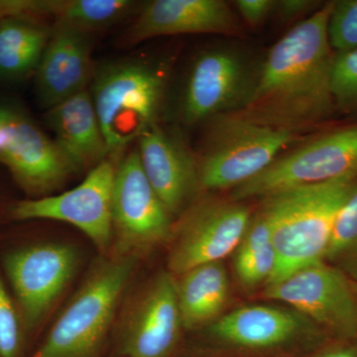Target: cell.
Listing matches in <instances>:
<instances>
[{
	"label": "cell",
	"instance_id": "obj_31",
	"mask_svg": "<svg viewBox=\"0 0 357 357\" xmlns=\"http://www.w3.org/2000/svg\"><path fill=\"white\" fill-rule=\"evenodd\" d=\"M356 293H357V284H356Z\"/></svg>",
	"mask_w": 357,
	"mask_h": 357
},
{
	"label": "cell",
	"instance_id": "obj_12",
	"mask_svg": "<svg viewBox=\"0 0 357 357\" xmlns=\"http://www.w3.org/2000/svg\"><path fill=\"white\" fill-rule=\"evenodd\" d=\"M117 165L116 159H105L74 189L56 196L17 202L11 206V218L69 223L83 231L102 255H109L112 248V192Z\"/></svg>",
	"mask_w": 357,
	"mask_h": 357
},
{
	"label": "cell",
	"instance_id": "obj_20",
	"mask_svg": "<svg viewBox=\"0 0 357 357\" xmlns=\"http://www.w3.org/2000/svg\"><path fill=\"white\" fill-rule=\"evenodd\" d=\"M176 277L184 330L203 331L222 317L229 294L222 262L201 265Z\"/></svg>",
	"mask_w": 357,
	"mask_h": 357
},
{
	"label": "cell",
	"instance_id": "obj_17",
	"mask_svg": "<svg viewBox=\"0 0 357 357\" xmlns=\"http://www.w3.org/2000/svg\"><path fill=\"white\" fill-rule=\"evenodd\" d=\"M145 175L171 215L181 213L201 189L198 164L182 141L154 126L138 138Z\"/></svg>",
	"mask_w": 357,
	"mask_h": 357
},
{
	"label": "cell",
	"instance_id": "obj_13",
	"mask_svg": "<svg viewBox=\"0 0 357 357\" xmlns=\"http://www.w3.org/2000/svg\"><path fill=\"white\" fill-rule=\"evenodd\" d=\"M116 335L117 357H174L183 328L177 278L160 272L133 298Z\"/></svg>",
	"mask_w": 357,
	"mask_h": 357
},
{
	"label": "cell",
	"instance_id": "obj_10",
	"mask_svg": "<svg viewBox=\"0 0 357 357\" xmlns=\"http://www.w3.org/2000/svg\"><path fill=\"white\" fill-rule=\"evenodd\" d=\"M79 261L77 249L60 243L33 244L7 253L4 271L28 337L57 304Z\"/></svg>",
	"mask_w": 357,
	"mask_h": 357
},
{
	"label": "cell",
	"instance_id": "obj_24",
	"mask_svg": "<svg viewBox=\"0 0 357 357\" xmlns=\"http://www.w3.org/2000/svg\"><path fill=\"white\" fill-rule=\"evenodd\" d=\"M324 261L357 284V181L338 211Z\"/></svg>",
	"mask_w": 357,
	"mask_h": 357
},
{
	"label": "cell",
	"instance_id": "obj_4",
	"mask_svg": "<svg viewBox=\"0 0 357 357\" xmlns=\"http://www.w3.org/2000/svg\"><path fill=\"white\" fill-rule=\"evenodd\" d=\"M91 96L110 158L156 126L163 75L142 61H121L96 70Z\"/></svg>",
	"mask_w": 357,
	"mask_h": 357
},
{
	"label": "cell",
	"instance_id": "obj_8",
	"mask_svg": "<svg viewBox=\"0 0 357 357\" xmlns=\"http://www.w3.org/2000/svg\"><path fill=\"white\" fill-rule=\"evenodd\" d=\"M264 295L306 317L332 342L357 340L356 284L325 261L266 286Z\"/></svg>",
	"mask_w": 357,
	"mask_h": 357
},
{
	"label": "cell",
	"instance_id": "obj_23",
	"mask_svg": "<svg viewBox=\"0 0 357 357\" xmlns=\"http://www.w3.org/2000/svg\"><path fill=\"white\" fill-rule=\"evenodd\" d=\"M137 2L132 0H60L55 24L91 33L129 15Z\"/></svg>",
	"mask_w": 357,
	"mask_h": 357
},
{
	"label": "cell",
	"instance_id": "obj_22",
	"mask_svg": "<svg viewBox=\"0 0 357 357\" xmlns=\"http://www.w3.org/2000/svg\"><path fill=\"white\" fill-rule=\"evenodd\" d=\"M234 253V272L245 290L269 283L276 267L277 256L269 222L262 208L251 218L245 234Z\"/></svg>",
	"mask_w": 357,
	"mask_h": 357
},
{
	"label": "cell",
	"instance_id": "obj_30",
	"mask_svg": "<svg viewBox=\"0 0 357 357\" xmlns=\"http://www.w3.org/2000/svg\"><path fill=\"white\" fill-rule=\"evenodd\" d=\"M312 357H357V340L328 342L312 352Z\"/></svg>",
	"mask_w": 357,
	"mask_h": 357
},
{
	"label": "cell",
	"instance_id": "obj_21",
	"mask_svg": "<svg viewBox=\"0 0 357 357\" xmlns=\"http://www.w3.org/2000/svg\"><path fill=\"white\" fill-rule=\"evenodd\" d=\"M51 34L35 20L0 21V77L22 79L36 72Z\"/></svg>",
	"mask_w": 357,
	"mask_h": 357
},
{
	"label": "cell",
	"instance_id": "obj_7",
	"mask_svg": "<svg viewBox=\"0 0 357 357\" xmlns=\"http://www.w3.org/2000/svg\"><path fill=\"white\" fill-rule=\"evenodd\" d=\"M357 178V122L338 126L278 157L263 172L234 189L232 201Z\"/></svg>",
	"mask_w": 357,
	"mask_h": 357
},
{
	"label": "cell",
	"instance_id": "obj_19",
	"mask_svg": "<svg viewBox=\"0 0 357 357\" xmlns=\"http://www.w3.org/2000/svg\"><path fill=\"white\" fill-rule=\"evenodd\" d=\"M55 142L77 172L95 168L110 158L95 105L89 91L47 110Z\"/></svg>",
	"mask_w": 357,
	"mask_h": 357
},
{
	"label": "cell",
	"instance_id": "obj_32",
	"mask_svg": "<svg viewBox=\"0 0 357 357\" xmlns=\"http://www.w3.org/2000/svg\"><path fill=\"white\" fill-rule=\"evenodd\" d=\"M114 357H117V356H114Z\"/></svg>",
	"mask_w": 357,
	"mask_h": 357
},
{
	"label": "cell",
	"instance_id": "obj_14",
	"mask_svg": "<svg viewBox=\"0 0 357 357\" xmlns=\"http://www.w3.org/2000/svg\"><path fill=\"white\" fill-rule=\"evenodd\" d=\"M252 213L243 202H204L189 211L178 227L168 269L180 276L192 268L220 262L236 251Z\"/></svg>",
	"mask_w": 357,
	"mask_h": 357
},
{
	"label": "cell",
	"instance_id": "obj_9",
	"mask_svg": "<svg viewBox=\"0 0 357 357\" xmlns=\"http://www.w3.org/2000/svg\"><path fill=\"white\" fill-rule=\"evenodd\" d=\"M172 218L148 181L137 150L131 151L115 173L110 253L140 259L172 238Z\"/></svg>",
	"mask_w": 357,
	"mask_h": 357
},
{
	"label": "cell",
	"instance_id": "obj_3",
	"mask_svg": "<svg viewBox=\"0 0 357 357\" xmlns=\"http://www.w3.org/2000/svg\"><path fill=\"white\" fill-rule=\"evenodd\" d=\"M138 260L134 256L102 255L28 357H102Z\"/></svg>",
	"mask_w": 357,
	"mask_h": 357
},
{
	"label": "cell",
	"instance_id": "obj_29",
	"mask_svg": "<svg viewBox=\"0 0 357 357\" xmlns=\"http://www.w3.org/2000/svg\"><path fill=\"white\" fill-rule=\"evenodd\" d=\"M317 1L309 0H283L277 1L276 9L282 20H295L307 11H312L318 6Z\"/></svg>",
	"mask_w": 357,
	"mask_h": 357
},
{
	"label": "cell",
	"instance_id": "obj_2",
	"mask_svg": "<svg viewBox=\"0 0 357 357\" xmlns=\"http://www.w3.org/2000/svg\"><path fill=\"white\" fill-rule=\"evenodd\" d=\"M357 178L270 195L263 201L277 262L268 285L324 261L335 218ZM265 286V287H266Z\"/></svg>",
	"mask_w": 357,
	"mask_h": 357
},
{
	"label": "cell",
	"instance_id": "obj_18",
	"mask_svg": "<svg viewBox=\"0 0 357 357\" xmlns=\"http://www.w3.org/2000/svg\"><path fill=\"white\" fill-rule=\"evenodd\" d=\"M236 15L222 0H154L142 6L129 30L132 43L182 34H237Z\"/></svg>",
	"mask_w": 357,
	"mask_h": 357
},
{
	"label": "cell",
	"instance_id": "obj_16",
	"mask_svg": "<svg viewBox=\"0 0 357 357\" xmlns=\"http://www.w3.org/2000/svg\"><path fill=\"white\" fill-rule=\"evenodd\" d=\"M91 33L55 24L35 72L40 105L47 110L86 91L96 69Z\"/></svg>",
	"mask_w": 357,
	"mask_h": 357
},
{
	"label": "cell",
	"instance_id": "obj_1",
	"mask_svg": "<svg viewBox=\"0 0 357 357\" xmlns=\"http://www.w3.org/2000/svg\"><path fill=\"white\" fill-rule=\"evenodd\" d=\"M333 4H323L272 47L239 114L294 132L333 114L337 53L328 33Z\"/></svg>",
	"mask_w": 357,
	"mask_h": 357
},
{
	"label": "cell",
	"instance_id": "obj_15",
	"mask_svg": "<svg viewBox=\"0 0 357 357\" xmlns=\"http://www.w3.org/2000/svg\"><path fill=\"white\" fill-rule=\"evenodd\" d=\"M253 84L238 54L225 49L204 52L185 82L181 116L185 123L195 124L243 107Z\"/></svg>",
	"mask_w": 357,
	"mask_h": 357
},
{
	"label": "cell",
	"instance_id": "obj_25",
	"mask_svg": "<svg viewBox=\"0 0 357 357\" xmlns=\"http://www.w3.org/2000/svg\"><path fill=\"white\" fill-rule=\"evenodd\" d=\"M27 342L15 301L0 274V357H27Z\"/></svg>",
	"mask_w": 357,
	"mask_h": 357
},
{
	"label": "cell",
	"instance_id": "obj_27",
	"mask_svg": "<svg viewBox=\"0 0 357 357\" xmlns=\"http://www.w3.org/2000/svg\"><path fill=\"white\" fill-rule=\"evenodd\" d=\"M328 33L335 53H345L357 48V0L333 1Z\"/></svg>",
	"mask_w": 357,
	"mask_h": 357
},
{
	"label": "cell",
	"instance_id": "obj_5",
	"mask_svg": "<svg viewBox=\"0 0 357 357\" xmlns=\"http://www.w3.org/2000/svg\"><path fill=\"white\" fill-rule=\"evenodd\" d=\"M296 140V133L252 121L244 115H220L198 164L201 189L239 187L259 175Z\"/></svg>",
	"mask_w": 357,
	"mask_h": 357
},
{
	"label": "cell",
	"instance_id": "obj_26",
	"mask_svg": "<svg viewBox=\"0 0 357 357\" xmlns=\"http://www.w3.org/2000/svg\"><path fill=\"white\" fill-rule=\"evenodd\" d=\"M332 93L335 109L345 114H357V48L337 54Z\"/></svg>",
	"mask_w": 357,
	"mask_h": 357
},
{
	"label": "cell",
	"instance_id": "obj_6",
	"mask_svg": "<svg viewBox=\"0 0 357 357\" xmlns=\"http://www.w3.org/2000/svg\"><path fill=\"white\" fill-rule=\"evenodd\" d=\"M211 351L252 356L314 352L332 342L321 328L291 307L252 305L234 310L204 328Z\"/></svg>",
	"mask_w": 357,
	"mask_h": 357
},
{
	"label": "cell",
	"instance_id": "obj_11",
	"mask_svg": "<svg viewBox=\"0 0 357 357\" xmlns=\"http://www.w3.org/2000/svg\"><path fill=\"white\" fill-rule=\"evenodd\" d=\"M0 164L30 199L49 196L77 173L55 140L6 100H0Z\"/></svg>",
	"mask_w": 357,
	"mask_h": 357
},
{
	"label": "cell",
	"instance_id": "obj_28",
	"mask_svg": "<svg viewBox=\"0 0 357 357\" xmlns=\"http://www.w3.org/2000/svg\"><path fill=\"white\" fill-rule=\"evenodd\" d=\"M234 6L248 25L256 27L266 20L270 13L276 9L273 0H236Z\"/></svg>",
	"mask_w": 357,
	"mask_h": 357
}]
</instances>
